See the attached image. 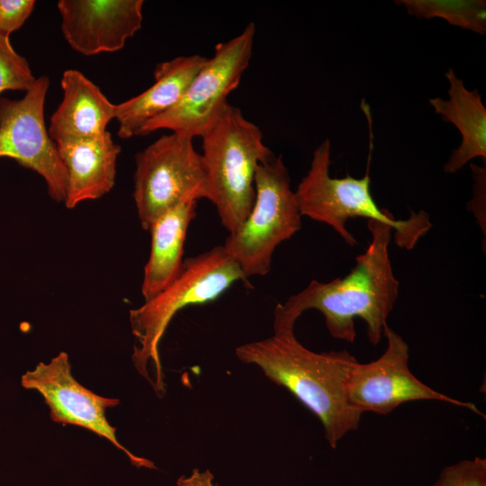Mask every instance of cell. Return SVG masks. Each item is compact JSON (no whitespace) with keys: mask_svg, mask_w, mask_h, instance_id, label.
Returning a JSON list of instances; mask_svg holds the SVG:
<instances>
[{"mask_svg":"<svg viewBox=\"0 0 486 486\" xmlns=\"http://www.w3.org/2000/svg\"><path fill=\"white\" fill-rule=\"evenodd\" d=\"M367 227L371 242L356 256L349 273L328 283L313 280L302 291L277 304L274 331H294L298 318L313 309L324 316L332 338L354 343L355 319L361 318L366 324L369 342L373 346L379 344L398 299L400 284L389 256L392 229L376 220H367Z\"/></svg>","mask_w":486,"mask_h":486,"instance_id":"obj_1","label":"cell"},{"mask_svg":"<svg viewBox=\"0 0 486 486\" xmlns=\"http://www.w3.org/2000/svg\"><path fill=\"white\" fill-rule=\"evenodd\" d=\"M235 354L239 361L258 366L310 410L332 448L358 428L363 413L347 399V381L358 361L347 350L313 352L298 341L294 331L284 330L240 345Z\"/></svg>","mask_w":486,"mask_h":486,"instance_id":"obj_2","label":"cell"},{"mask_svg":"<svg viewBox=\"0 0 486 486\" xmlns=\"http://www.w3.org/2000/svg\"><path fill=\"white\" fill-rule=\"evenodd\" d=\"M248 282L238 265L222 245L184 259L177 277L159 293L130 310L135 338L132 363L158 396L166 393L165 375L158 346L173 317L190 305L218 299L238 282Z\"/></svg>","mask_w":486,"mask_h":486,"instance_id":"obj_3","label":"cell"},{"mask_svg":"<svg viewBox=\"0 0 486 486\" xmlns=\"http://www.w3.org/2000/svg\"><path fill=\"white\" fill-rule=\"evenodd\" d=\"M201 138L206 199L216 207L221 225L230 234L252 209L257 166L274 153L265 145L261 130L230 104Z\"/></svg>","mask_w":486,"mask_h":486,"instance_id":"obj_4","label":"cell"},{"mask_svg":"<svg viewBox=\"0 0 486 486\" xmlns=\"http://www.w3.org/2000/svg\"><path fill=\"white\" fill-rule=\"evenodd\" d=\"M370 148L364 176L355 178L332 177L331 143L324 140L313 152L310 166L302 178L294 192L302 216L325 223L331 227L350 245H356L355 237L348 231L349 219L365 218L389 225L394 235V242L401 248L412 249L431 228L428 214L424 211L412 212L406 220H397L384 208H380L371 194Z\"/></svg>","mask_w":486,"mask_h":486,"instance_id":"obj_5","label":"cell"},{"mask_svg":"<svg viewBox=\"0 0 486 486\" xmlns=\"http://www.w3.org/2000/svg\"><path fill=\"white\" fill-rule=\"evenodd\" d=\"M252 209L239 229L222 245L247 279L271 270L277 246L302 228V215L282 155L261 163L255 176Z\"/></svg>","mask_w":486,"mask_h":486,"instance_id":"obj_6","label":"cell"},{"mask_svg":"<svg viewBox=\"0 0 486 486\" xmlns=\"http://www.w3.org/2000/svg\"><path fill=\"white\" fill-rule=\"evenodd\" d=\"M256 25L249 22L234 38L218 43L214 54L195 75L179 102L146 122L139 136L159 130L201 137L229 104L228 96L239 85L249 66Z\"/></svg>","mask_w":486,"mask_h":486,"instance_id":"obj_7","label":"cell"},{"mask_svg":"<svg viewBox=\"0 0 486 486\" xmlns=\"http://www.w3.org/2000/svg\"><path fill=\"white\" fill-rule=\"evenodd\" d=\"M193 140L171 132L137 153L133 198L143 230L181 202L207 198L205 169Z\"/></svg>","mask_w":486,"mask_h":486,"instance_id":"obj_8","label":"cell"},{"mask_svg":"<svg viewBox=\"0 0 486 486\" xmlns=\"http://www.w3.org/2000/svg\"><path fill=\"white\" fill-rule=\"evenodd\" d=\"M50 79L36 77L22 98L0 97V158L14 159L38 173L45 181L50 196L65 202L66 168L44 120V104Z\"/></svg>","mask_w":486,"mask_h":486,"instance_id":"obj_9","label":"cell"},{"mask_svg":"<svg viewBox=\"0 0 486 486\" xmlns=\"http://www.w3.org/2000/svg\"><path fill=\"white\" fill-rule=\"evenodd\" d=\"M383 337L387 342L383 354L369 363L358 362L349 375L347 399L353 407L362 413L386 415L405 402L440 400L482 415L473 403L449 397L419 381L409 367L408 344L388 324Z\"/></svg>","mask_w":486,"mask_h":486,"instance_id":"obj_10","label":"cell"},{"mask_svg":"<svg viewBox=\"0 0 486 486\" xmlns=\"http://www.w3.org/2000/svg\"><path fill=\"white\" fill-rule=\"evenodd\" d=\"M21 382L23 388L42 395L54 422L86 428L122 450L135 467L157 469L153 462L133 454L119 443L116 428L108 422L105 412L120 400L100 396L81 385L71 374L67 353L60 352L48 364H38L22 376Z\"/></svg>","mask_w":486,"mask_h":486,"instance_id":"obj_11","label":"cell"},{"mask_svg":"<svg viewBox=\"0 0 486 486\" xmlns=\"http://www.w3.org/2000/svg\"><path fill=\"white\" fill-rule=\"evenodd\" d=\"M142 0H60L62 34L76 52L92 56L122 49L140 30Z\"/></svg>","mask_w":486,"mask_h":486,"instance_id":"obj_12","label":"cell"},{"mask_svg":"<svg viewBox=\"0 0 486 486\" xmlns=\"http://www.w3.org/2000/svg\"><path fill=\"white\" fill-rule=\"evenodd\" d=\"M56 145L67 173V208L98 199L112 189L121 147L108 130L98 137L64 140Z\"/></svg>","mask_w":486,"mask_h":486,"instance_id":"obj_13","label":"cell"},{"mask_svg":"<svg viewBox=\"0 0 486 486\" xmlns=\"http://www.w3.org/2000/svg\"><path fill=\"white\" fill-rule=\"evenodd\" d=\"M207 60L206 57L194 54L158 63L153 73L154 84L149 88L115 104L117 135L124 140L136 136L146 122L176 104Z\"/></svg>","mask_w":486,"mask_h":486,"instance_id":"obj_14","label":"cell"},{"mask_svg":"<svg viewBox=\"0 0 486 486\" xmlns=\"http://www.w3.org/2000/svg\"><path fill=\"white\" fill-rule=\"evenodd\" d=\"M63 98L50 119L51 140L60 142L98 137L104 134L114 119L115 104L101 89L76 69L63 72Z\"/></svg>","mask_w":486,"mask_h":486,"instance_id":"obj_15","label":"cell"},{"mask_svg":"<svg viewBox=\"0 0 486 486\" xmlns=\"http://www.w3.org/2000/svg\"><path fill=\"white\" fill-rule=\"evenodd\" d=\"M446 77L449 83L448 99L435 97L429 99V104L461 134V144L444 166L446 173L454 174L473 158L486 159V108L477 89L468 90L454 69L449 68Z\"/></svg>","mask_w":486,"mask_h":486,"instance_id":"obj_16","label":"cell"},{"mask_svg":"<svg viewBox=\"0 0 486 486\" xmlns=\"http://www.w3.org/2000/svg\"><path fill=\"white\" fill-rule=\"evenodd\" d=\"M197 201H186L169 209L150 225L151 247L144 267L141 294L153 298L179 274L183 266L187 230L196 216Z\"/></svg>","mask_w":486,"mask_h":486,"instance_id":"obj_17","label":"cell"},{"mask_svg":"<svg viewBox=\"0 0 486 486\" xmlns=\"http://www.w3.org/2000/svg\"><path fill=\"white\" fill-rule=\"evenodd\" d=\"M395 4L419 19L441 18L482 35L486 32L485 0H400Z\"/></svg>","mask_w":486,"mask_h":486,"instance_id":"obj_18","label":"cell"},{"mask_svg":"<svg viewBox=\"0 0 486 486\" xmlns=\"http://www.w3.org/2000/svg\"><path fill=\"white\" fill-rule=\"evenodd\" d=\"M27 59L13 48L9 37L0 33V94L11 91H27L34 83Z\"/></svg>","mask_w":486,"mask_h":486,"instance_id":"obj_19","label":"cell"},{"mask_svg":"<svg viewBox=\"0 0 486 486\" xmlns=\"http://www.w3.org/2000/svg\"><path fill=\"white\" fill-rule=\"evenodd\" d=\"M432 486H486V459L475 456L446 466Z\"/></svg>","mask_w":486,"mask_h":486,"instance_id":"obj_20","label":"cell"},{"mask_svg":"<svg viewBox=\"0 0 486 486\" xmlns=\"http://www.w3.org/2000/svg\"><path fill=\"white\" fill-rule=\"evenodd\" d=\"M33 0H0V33L10 36L32 14Z\"/></svg>","mask_w":486,"mask_h":486,"instance_id":"obj_21","label":"cell"},{"mask_svg":"<svg viewBox=\"0 0 486 486\" xmlns=\"http://www.w3.org/2000/svg\"><path fill=\"white\" fill-rule=\"evenodd\" d=\"M470 166L472 171V178L474 180V184L473 198L469 202L468 207L474 212L477 219L480 220L481 226L482 227V205L485 206L486 170L485 166L482 167L474 164H471Z\"/></svg>","mask_w":486,"mask_h":486,"instance_id":"obj_22","label":"cell"},{"mask_svg":"<svg viewBox=\"0 0 486 486\" xmlns=\"http://www.w3.org/2000/svg\"><path fill=\"white\" fill-rule=\"evenodd\" d=\"M176 486H219L213 473L209 470L195 468L189 475H182L176 481Z\"/></svg>","mask_w":486,"mask_h":486,"instance_id":"obj_23","label":"cell"}]
</instances>
